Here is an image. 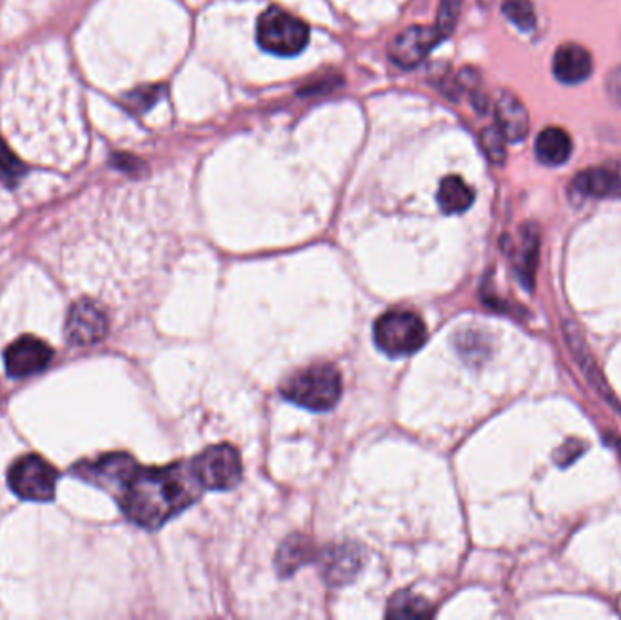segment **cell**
Segmentation results:
<instances>
[{"label": "cell", "instance_id": "obj_28", "mask_svg": "<svg viewBox=\"0 0 621 620\" xmlns=\"http://www.w3.org/2000/svg\"><path fill=\"white\" fill-rule=\"evenodd\" d=\"M616 448H618V451H620V455H621V439L618 440V445H616Z\"/></svg>", "mask_w": 621, "mask_h": 620}, {"label": "cell", "instance_id": "obj_2", "mask_svg": "<svg viewBox=\"0 0 621 620\" xmlns=\"http://www.w3.org/2000/svg\"><path fill=\"white\" fill-rule=\"evenodd\" d=\"M282 396L310 412H327L342 397V379L331 364H315L293 375L283 385Z\"/></svg>", "mask_w": 621, "mask_h": 620}, {"label": "cell", "instance_id": "obj_26", "mask_svg": "<svg viewBox=\"0 0 621 620\" xmlns=\"http://www.w3.org/2000/svg\"><path fill=\"white\" fill-rule=\"evenodd\" d=\"M607 88H609L610 97L621 106V68L610 73Z\"/></svg>", "mask_w": 621, "mask_h": 620}, {"label": "cell", "instance_id": "obj_13", "mask_svg": "<svg viewBox=\"0 0 621 620\" xmlns=\"http://www.w3.org/2000/svg\"><path fill=\"white\" fill-rule=\"evenodd\" d=\"M496 121H498V130L503 133V137L509 143H520L527 137L528 126H531L527 110L522 105V100L511 92H503L496 100Z\"/></svg>", "mask_w": 621, "mask_h": 620}, {"label": "cell", "instance_id": "obj_12", "mask_svg": "<svg viewBox=\"0 0 621 620\" xmlns=\"http://www.w3.org/2000/svg\"><path fill=\"white\" fill-rule=\"evenodd\" d=\"M539 230L538 226L525 224L520 230V241L512 247V266L523 288L533 290L534 277L538 269Z\"/></svg>", "mask_w": 621, "mask_h": 620}, {"label": "cell", "instance_id": "obj_8", "mask_svg": "<svg viewBox=\"0 0 621 620\" xmlns=\"http://www.w3.org/2000/svg\"><path fill=\"white\" fill-rule=\"evenodd\" d=\"M443 37L436 28L427 26H411L397 35L389 46V57L397 66L411 70L429 57L430 51L440 45Z\"/></svg>", "mask_w": 621, "mask_h": 620}, {"label": "cell", "instance_id": "obj_17", "mask_svg": "<svg viewBox=\"0 0 621 620\" xmlns=\"http://www.w3.org/2000/svg\"><path fill=\"white\" fill-rule=\"evenodd\" d=\"M474 203L473 187H468L462 177L449 175L441 181L438 190V204L447 215L463 214Z\"/></svg>", "mask_w": 621, "mask_h": 620}, {"label": "cell", "instance_id": "obj_4", "mask_svg": "<svg viewBox=\"0 0 621 620\" xmlns=\"http://www.w3.org/2000/svg\"><path fill=\"white\" fill-rule=\"evenodd\" d=\"M427 341V328L418 315L411 312H389L375 325V342L389 357H407L418 352Z\"/></svg>", "mask_w": 621, "mask_h": 620}, {"label": "cell", "instance_id": "obj_6", "mask_svg": "<svg viewBox=\"0 0 621 620\" xmlns=\"http://www.w3.org/2000/svg\"><path fill=\"white\" fill-rule=\"evenodd\" d=\"M191 464L202 488L215 491L233 489L242 477V462L239 451L234 450L233 446L220 445L207 448Z\"/></svg>", "mask_w": 621, "mask_h": 620}, {"label": "cell", "instance_id": "obj_5", "mask_svg": "<svg viewBox=\"0 0 621 620\" xmlns=\"http://www.w3.org/2000/svg\"><path fill=\"white\" fill-rule=\"evenodd\" d=\"M59 473L42 457L26 455L10 467L8 484L11 491L29 502L53 500Z\"/></svg>", "mask_w": 621, "mask_h": 620}, {"label": "cell", "instance_id": "obj_20", "mask_svg": "<svg viewBox=\"0 0 621 620\" xmlns=\"http://www.w3.org/2000/svg\"><path fill=\"white\" fill-rule=\"evenodd\" d=\"M501 12L523 34H528L536 28V13H534L531 0H506Z\"/></svg>", "mask_w": 621, "mask_h": 620}, {"label": "cell", "instance_id": "obj_23", "mask_svg": "<svg viewBox=\"0 0 621 620\" xmlns=\"http://www.w3.org/2000/svg\"><path fill=\"white\" fill-rule=\"evenodd\" d=\"M462 7L463 0H440V10H438L435 28L438 29V34L443 39H447L454 32Z\"/></svg>", "mask_w": 621, "mask_h": 620}, {"label": "cell", "instance_id": "obj_18", "mask_svg": "<svg viewBox=\"0 0 621 620\" xmlns=\"http://www.w3.org/2000/svg\"><path fill=\"white\" fill-rule=\"evenodd\" d=\"M315 557V549L309 538L294 535L283 543L277 555V570L282 576L293 575L294 571L310 562Z\"/></svg>", "mask_w": 621, "mask_h": 620}, {"label": "cell", "instance_id": "obj_14", "mask_svg": "<svg viewBox=\"0 0 621 620\" xmlns=\"http://www.w3.org/2000/svg\"><path fill=\"white\" fill-rule=\"evenodd\" d=\"M555 75L565 84H580L593 73V57L583 46L563 45L555 56Z\"/></svg>", "mask_w": 621, "mask_h": 620}, {"label": "cell", "instance_id": "obj_16", "mask_svg": "<svg viewBox=\"0 0 621 620\" xmlns=\"http://www.w3.org/2000/svg\"><path fill=\"white\" fill-rule=\"evenodd\" d=\"M572 154V141L561 127H547L536 138V157L547 166H560Z\"/></svg>", "mask_w": 621, "mask_h": 620}, {"label": "cell", "instance_id": "obj_10", "mask_svg": "<svg viewBox=\"0 0 621 620\" xmlns=\"http://www.w3.org/2000/svg\"><path fill=\"white\" fill-rule=\"evenodd\" d=\"M571 195L585 198H621V162L588 168L574 177Z\"/></svg>", "mask_w": 621, "mask_h": 620}, {"label": "cell", "instance_id": "obj_19", "mask_svg": "<svg viewBox=\"0 0 621 620\" xmlns=\"http://www.w3.org/2000/svg\"><path fill=\"white\" fill-rule=\"evenodd\" d=\"M433 613L430 604L424 598L416 597L413 593H398L389 603L387 615L398 619H411V617H425Z\"/></svg>", "mask_w": 621, "mask_h": 620}, {"label": "cell", "instance_id": "obj_1", "mask_svg": "<svg viewBox=\"0 0 621 620\" xmlns=\"http://www.w3.org/2000/svg\"><path fill=\"white\" fill-rule=\"evenodd\" d=\"M193 464L136 466L119 489L120 508L136 526L158 530L200 497Z\"/></svg>", "mask_w": 621, "mask_h": 620}, {"label": "cell", "instance_id": "obj_25", "mask_svg": "<svg viewBox=\"0 0 621 620\" xmlns=\"http://www.w3.org/2000/svg\"><path fill=\"white\" fill-rule=\"evenodd\" d=\"M583 451H585V445H582L580 440H567L565 445L556 451V462L561 467L569 466L576 461L577 457L582 455Z\"/></svg>", "mask_w": 621, "mask_h": 620}, {"label": "cell", "instance_id": "obj_15", "mask_svg": "<svg viewBox=\"0 0 621 620\" xmlns=\"http://www.w3.org/2000/svg\"><path fill=\"white\" fill-rule=\"evenodd\" d=\"M563 333H565L572 355L576 358L577 366L582 368L588 382H590L605 399H609L610 390L607 388V385H605L604 375L599 374L598 366H596V363L590 358L587 342L583 341L582 333L577 331L576 326H572V323H567V325L563 326ZM610 401L614 402V399L610 397Z\"/></svg>", "mask_w": 621, "mask_h": 620}, {"label": "cell", "instance_id": "obj_7", "mask_svg": "<svg viewBox=\"0 0 621 620\" xmlns=\"http://www.w3.org/2000/svg\"><path fill=\"white\" fill-rule=\"evenodd\" d=\"M108 315L97 302L78 301L71 306L65 320V333L76 347H93L108 336Z\"/></svg>", "mask_w": 621, "mask_h": 620}, {"label": "cell", "instance_id": "obj_22", "mask_svg": "<svg viewBox=\"0 0 621 620\" xmlns=\"http://www.w3.org/2000/svg\"><path fill=\"white\" fill-rule=\"evenodd\" d=\"M503 133L498 130V126L485 127L482 132V146L487 157H489L492 165L501 166L507 159V149Z\"/></svg>", "mask_w": 621, "mask_h": 620}, {"label": "cell", "instance_id": "obj_9", "mask_svg": "<svg viewBox=\"0 0 621 620\" xmlns=\"http://www.w3.org/2000/svg\"><path fill=\"white\" fill-rule=\"evenodd\" d=\"M53 350L37 337L24 336L16 339L4 353L5 372L10 377L22 379L48 368Z\"/></svg>", "mask_w": 621, "mask_h": 620}, {"label": "cell", "instance_id": "obj_24", "mask_svg": "<svg viewBox=\"0 0 621 620\" xmlns=\"http://www.w3.org/2000/svg\"><path fill=\"white\" fill-rule=\"evenodd\" d=\"M162 94L163 88H158V86L136 89L135 94L131 95L127 105H130L131 108H135V110L146 111L147 108H151V106L162 97Z\"/></svg>", "mask_w": 621, "mask_h": 620}, {"label": "cell", "instance_id": "obj_21", "mask_svg": "<svg viewBox=\"0 0 621 620\" xmlns=\"http://www.w3.org/2000/svg\"><path fill=\"white\" fill-rule=\"evenodd\" d=\"M27 168L19 157L11 151L4 138L0 137V182L13 187L26 175Z\"/></svg>", "mask_w": 621, "mask_h": 620}, {"label": "cell", "instance_id": "obj_11", "mask_svg": "<svg viewBox=\"0 0 621 620\" xmlns=\"http://www.w3.org/2000/svg\"><path fill=\"white\" fill-rule=\"evenodd\" d=\"M321 575L329 586H343L358 575L364 566V549L345 543L331 546L321 554Z\"/></svg>", "mask_w": 621, "mask_h": 620}, {"label": "cell", "instance_id": "obj_27", "mask_svg": "<svg viewBox=\"0 0 621 620\" xmlns=\"http://www.w3.org/2000/svg\"><path fill=\"white\" fill-rule=\"evenodd\" d=\"M490 2H492V0H479V4H482V7H489Z\"/></svg>", "mask_w": 621, "mask_h": 620}, {"label": "cell", "instance_id": "obj_3", "mask_svg": "<svg viewBox=\"0 0 621 620\" xmlns=\"http://www.w3.org/2000/svg\"><path fill=\"white\" fill-rule=\"evenodd\" d=\"M256 40L261 50L272 56L294 57L305 50L309 42V28L304 21L272 7L261 13L256 23Z\"/></svg>", "mask_w": 621, "mask_h": 620}]
</instances>
